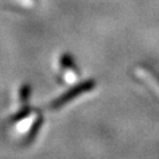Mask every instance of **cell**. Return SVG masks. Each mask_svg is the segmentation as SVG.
I'll return each instance as SVG.
<instances>
[{
  "mask_svg": "<svg viewBox=\"0 0 159 159\" xmlns=\"http://www.w3.org/2000/svg\"><path fill=\"white\" fill-rule=\"evenodd\" d=\"M59 68H60V74L63 77V80L65 83H73L74 80L79 77L78 68L75 66L73 58L70 54H63L59 60Z\"/></svg>",
  "mask_w": 159,
  "mask_h": 159,
  "instance_id": "cell-3",
  "label": "cell"
},
{
  "mask_svg": "<svg viewBox=\"0 0 159 159\" xmlns=\"http://www.w3.org/2000/svg\"><path fill=\"white\" fill-rule=\"evenodd\" d=\"M10 1H14V2H17L19 5H32L34 2V0H10Z\"/></svg>",
  "mask_w": 159,
  "mask_h": 159,
  "instance_id": "cell-4",
  "label": "cell"
},
{
  "mask_svg": "<svg viewBox=\"0 0 159 159\" xmlns=\"http://www.w3.org/2000/svg\"><path fill=\"white\" fill-rule=\"evenodd\" d=\"M41 123V114L38 111H31L26 107L16 112L12 119L8 121V132L17 139L30 140L35 136Z\"/></svg>",
  "mask_w": 159,
  "mask_h": 159,
  "instance_id": "cell-1",
  "label": "cell"
},
{
  "mask_svg": "<svg viewBox=\"0 0 159 159\" xmlns=\"http://www.w3.org/2000/svg\"><path fill=\"white\" fill-rule=\"evenodd\" d=\"M94 81L93 80H87V81H84V83H80L78 85L73 86L71 90H68L67 92H65L63 96H60L59 98H57L54 102H52V104L50 105V107L52 110H59L63 106L67 105L70 102H72L74 99L79 98L80 96L85 94L87 92H90L93 90L94 87Z\"/></svg>",
  "mask_w": 159,
  "mask_h": 159,
  "instance_id": "cell-2",
  "label": "cell"
}]
</instances>
